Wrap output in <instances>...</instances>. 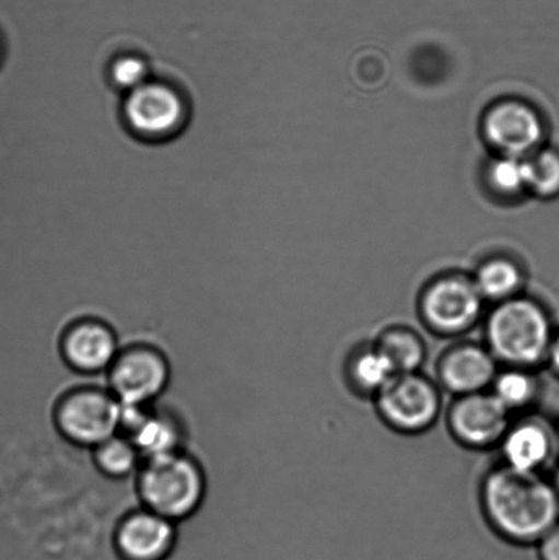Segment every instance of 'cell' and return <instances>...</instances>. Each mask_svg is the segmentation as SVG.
Instances as JSON below:
<instances>
[{
  "label": "cell",
  "instance_id": "cell-16",
  "mask_svg": "<svg viewBox=\"0 0 559 560\" xmlns=\"http://www.w3.org/2000/svg\"><path fill=\"white\" fill-rule=\"evenodd\" d=\"M372 340L392 362L397 375L423 371L429 359V345L418 328L407 323H391Z\"/></svg>",
  "mask_w": 559,
  "mask_h": 560
},
{
  "label": "cell",
  "instance_id": "cell-14",
  "mask_svg": "<svg viewBox=\"0 0 559 560\" xmlns=\"http://www.w3.org/2000/svg\"><path fill=\"white\" fill-rule=\"evenodd\" d=\"M113 541L123 560H166L177 541V528L174 521L141 506L120 517Z\"/></svg>",
  "mask_w": 559,
  "mask_h": 560
},
{
  "label": "cell",
  "instance_id": "cell-11",
  "mask_svg": "<svg viewBox=\"0 0 559 560\" xmlns=\"http://www.w3.org/2000/svg\"><path fill=\"white\" fill-rule=\"evenodd\" d=\"M484 136L501 156L525 159L544 147L546 128L540 114L522 101L498 102L487 109Z\"/></svg>",
  "mask_w": 559,
  "mask_h": 560
},
{
  "label": "cell",
  "instance_id": "cell-7",
  "mask_svg": "<svg viewBox=\"0 0 559 560\" xmlns=\"http://www.w3.org/2000/svg\"><path fill=\"white\" fill-rule=\"evenodd\" d=\"M120 402L108 387L81 384L65 392L55 402V430L66 442L95 448L119 433Z\"/></svg>",
  "mask_w": 559,
  "mask_h": 560
},
{
  "label": "cell",
  "instance_id": "cell-23",
  "mask_svg": "<svg viewBox=\"0 0 559 560\" xmlns=\"http://www.w3.org/2000/svg\"><path fill=\"white\" fill-rule=\"evenodd\" d=\"M487 183L497 195L516 197L528 190L525 159L500 156L487 168Z\"/></svg>",
  "mask_w": 559,
  "mask_h": 560
},
{
  "label": "cell",
  "instance_id": "cell-4",
  "mask_svg": "<svg viewBox=\"0 0 559 560\" xmlns=\"http://www.w3.org/2000/svg\"><path fill=\"white\" fill-rule=\"evenodd\" d=\"M487 306L473 277L449 272L431 279L421 289L416 312L427 331L454 340L468 337L481 326Z\"/></svg>",
  "mask_w": 559,
  "mask_h": 560
},
{
  "label": "cell",
  "instance_id": "cell-3",
  "mask_svg": "<svg viewBox=\"0 0 559 560\" xmlns=\"http://www.w3.org/2000/svg\"><path fill=\"white\" fill-rule=\"evenodd\" d=\"M207 481L199 460L184 450L145 459L136 475L141 506L175 524L191 517L205 501Z\"/></svg>",
  "mask_w": 559,
  "mask_h": 560
},
{
  "label": "cell",
  "instance_id": "cell-18",
  "mask_svg": "<svg viewBox=\"0 0 559 560\" xmlns=\"http://www.w3.org/2000/svg\"><path fill=\"white\" fill-rule=\"evenodd\" d=\"M128 438L133 441L142 459L145 460L180 452L185 436L183 424L177 417L152 406Z\"/></svg>",
  "mask_w": 559,
  "mask_h": 560
},
{
  "label": "cell",
  "instance_id": "cell-1",
  "mask_svg": "<svg viewBox=\"0 0 559 560\" xmlns=\"http://www.w3.org/2000/svg\"><path fill=\"white\" fill-rule=\"evenodd\" d=\"M481 517L509 546L536 547L559 524V487L549 474H527L496 463L478 486Z\"/></svg>",
  "mask_w": 559,
  "mask_h": 560
},
{
  "label": "cell",
  "instance_id": "cell-27",
  "mask_svg": "<svg viewBox=\"0 0 559 560\" xmlns=\"http://www.w3.org/2000/svg\"><path fill=\"white\" fill-rule=\"evenodd\" d=\"M229 232H251V230H229ZM202 232H195V235H199Z\"/></svg>",
  "mask_w": 559,
  "mask_h": 560
},
{
  "label": "cell",
  "instance_id": "cell-2",
  "mask_svg": "<svg viewBox=\"0 0 559 560\" xmlns=\"http://www.w3.org/2000/svg\"><path fill=\"white\" fill-rule=\"evenodd\" d=\"M480 327L481 340L501 366L541 370L558 326L544 302L520 294L490 305Z\"/></svg>",
  "mask_w": 559,
  "mask_h": 560
},
{
  "label": "cell",
  "instance_id": "cell-24",
  "mask_svg": "<svg viewBox=\"0 0 559 560\" xmlns=\"http://www.w3.org/2000/svg\"><path fill=\"white\" fill-rule=\"evenodd\" d=\"M535 548L539 560H559V524Z\"/></svg>",
  "mask_w": 559,
  "mask_h": 560
},
{
  "label": "cell",
  "instance_id": "cell-21",
  "mask_svg": "<svg viewBox=\"0 0 559 560\" xmlns=\"http://www.w3.org/2000/svg\"><path fill=\"white\" fill-rule=\"evenodd\" d=\"M107 77L114 90L125 96L151 81L155 77V66L144 52L123 51L109 60Z\"/></svg>",
  "mask_w": 559,
  "mask_h": 560
},
{
  "label": "cell",
  "instance_id": "cell-26",
  "mask_svg": "<svg viewBox=\"0 0 559 560\" xmlns=\"http://www.w3.org/2000/svg\"><path fill=\"white\" fill-rule=\"evenodd\" d=\"M556 436H557V454H558V460H559V424L556 425Z\"/></svg>",
  "mask_w": 559,
  "mask_h": 560
},
{
  "label": "cell",
  "instance_id": "cell-6",
  "mask_svg": "<svg viewBox=\"0 0 559 560\" xmlns=\"http://www.w3.org/2000/svg\"><path fill=\"white\" fill-rule=\"evenodd\" d=\"M372 404L382 424L403 436L424 435L445 415V393L423 371L394 376Z\"/></svg>",
  "mask_w": 559,
  "mask_h": 560
},
{
  "label": "cell",
  "instance_id": "cell-22",
  "mask_svg": "<svg viewBox=\"0 0 559 560\" xmlns=\"http://www.w3.org/2000/svg\"><path fill=\"white\" fill-rule=\"evenodd\" d=\"M527 185L531 194L544 200L559 197V150L541 147L533 155L525 158Z\"/></svg>",
  "mask_w": 559,
  "mask_h": 560
},
{
  "label": "cell",
  "instance_id": "cell-9",
  "mask_svg": "<svg viewBox=\"0 0 559 560\" xmlns=\"http://www.w3.org/2000/svg\"><path fill=\"white\" fill-rule=\"evenodd\" d=\"M443 417L449 435L469 452L497 450L513 420L490 392L452 398Z\"/></svg>",
  "mask_w": 559,
  "mask_h": 560
},
{
  "label": "cell",
  "instance_id": "cell-13",
  "mask_svg": "<svg viewBox=\"0 0 559 560\" xmlns=\"http://www.w3.org/2000/svg\"><path fill=\"white\" fill-rule=\"evenodd\" d=\"M498 463L527 474H549L558 460L556 427L544 417H513L497 447Z\"/></svg>",
  "mask_w": 559,
  "mask_h": 560
},
{
  "label": "cell",
  "instance_id": "cell-20",
  "mask_svg": "<svg viewBox=\"0 0 559 560\" xmlns=\"http://www.w3.org/2000/svg\"><path fill=\"white\" fill-rule=\"evenodd\" d=\"M92 459L98 474L112 480L137 475L144 463L133 441L120 432L93 448Z\"/></svg>",
  "mask_w": 559,
  "mask_h": 560
},
{
  "label": "cell",
  "instance_id": "cell-10",
  "mask_svg": "<svg viewBox=\"0 0 559 560\" xmlns=\"http://www.w3.org/2000/svg\"><path fill=\"white\" fill-rule=\"evenodd\" d=\"M500 368L484 340L465 337L452 340L438 355L434 378L443 393L463 397L489 392Z\"/></svg>",
  "mask_w": 559,
  "mask_h": 560
},
{
  "label": "cell",
  "instance_id": "cell-25",
  "mask_svg": "<svg viewBox=\"0 0 559 560\" xmlns=\"http://www.w3.org/2000/svg\"><path fill=\"white\" fill-rule=\"evenodd\" d=\"M545 368L549 370L552 375L559 378V327L551 340L549 353H547Z\"/></svg>",
  "mask_w": 559,
  "mask_h": 560
},
{
  "label": "cell",
  "instance_id": "cell-8",
  "mask_svg": "<svg viewBox=\"0 0 559 560\" xmlns=\"http://www.w3.org/2000/svg\"><path fill=\"white\" fill-rule=\"evenodd\" d=\"M106 377L120 404L151 406L166 392L172 366L158 346L135 342L123 346Z\"/></svg>",
  "mask_w": 559,
  "mask_h": 560
},
{
  "label": "cell",
  "instance_id": "cell-12",
  "mask_svg": "<svg viewBox=\"0 0 559 560\" xmlns=\"http://www.w3.org/2000/svg\"><path fill=\"white\" fill-rule=\"evenodd\" d=\"M59 353L70 371L84 376L106 375L123 349L115 329L96 316L71 320L60 332Z\"/></svg>",
  "mask_w": 559,
  "mask_h": 560
},
{
  "label": "cell",
  "instance_id": "cell-19",
  "mask_svg": "<svg viewBox=\"0 0 559 560\" xmlns=\"http://www.w3.org/2000/svg\"><path fill=\"white\" fill-rule=\"evenodd\" d=\"M473 278L489 305L524 294V272L516 262L506 257H494L481 262Z\"/></svg>",
  "mask_w": 559,
  "mask_h": 560
},
{
  "label": "cell",
  "instance_id": "cell-17",
  "mask_svg": "<svg viewBox=\"0 0 559 560\" xmlns=\"http://www.w3.org/2000/svg\"><path fill=\"white\" fill-rule=\"evenodd\" d=\"M540 370L501 366L489 392L512 417L534 413L541 395Z\"/></svg>",
  "mask_w": 559,
  "mask_h": 560
},
{
  "label": "cell",
  "instance_id": "cell-15",
  "mask_svg": "<svg viewBox=\"0 0 559 560\" xmlns=\"http://www.w3.org/2000/svg\"><path fill=\"white\" fill-rule=\"evenodd\" d=\"M396 375L392 362L374 340L356 346L343 361L342 376L349 392L371 402Z\"/></svg>",
  "mask_w": 559,
  "mask_h": 560
},
{
  "label": "cell",
  "instance_id": "cell-5",
  "mask_svg": "<svg viewBox=\"0 0 559 560\" xmlns=\"http://www.w3.org/2000/svg\"><path fill=\"white\" fill-rule=\"evenodd\" d=\"M120 112L126 128L137 139L166 142L188 129L191 101L183 86L153 77L147 84L126 93Z\"/></svg>",
  "mask_w": 559,
  "mask_h": 560
}]
</instances>
